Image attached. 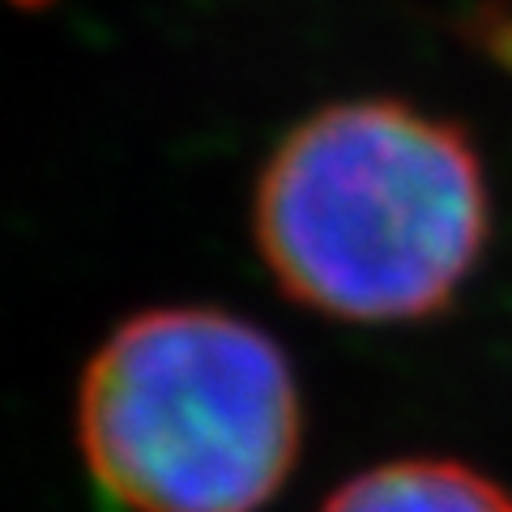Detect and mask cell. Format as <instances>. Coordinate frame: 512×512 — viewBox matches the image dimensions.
<instances>
[{
    "mask_svg": "<svg viewBox=\"0 0 512 512\" xmlns=\"http://www.w3.org/2000/svg\"><path fill=\"white\" fill-rule=\"evenodd\" d=\"M320 512H512V491L448 457H402L355 474Z\"/></svg>",
    "mask_w": 512,
    "mask_h": 512,
    "instance_id": "3",
    "label": "cell"
},
{
    "mask_svg": "<svg viewBox=\"0 0 512 512\" xmlns=\"http://www.w3.org/2000/svg\"><path fill=\"white\" fill-rule=\"evenodd\" d=\"M99 487L133 512H261L286 487L303 402L265 329L218 308H158L111 333L77 402Z\"/></svg>",
    "mask_w": 512,
    "mask_h": 512,
    "instance_id": "2",
    "label": "cell"
},
{
    "mask_svg": "<svg viewBox=\"0 0 512 512\" xmlns=\"http://www.w3.org/2000/svg\"><path fill=\"white\" fill-rule=\"evenodd\" d=\"M256 248L286 295L350 325L444 312L491 239V192L453 120L397 99L312 111L252 201Z\"/></svg>",
    "mask_w": 512,
    "mask_h": 512,
    "instance_id": "1",
    "label": "cell"
}]
</instances>
